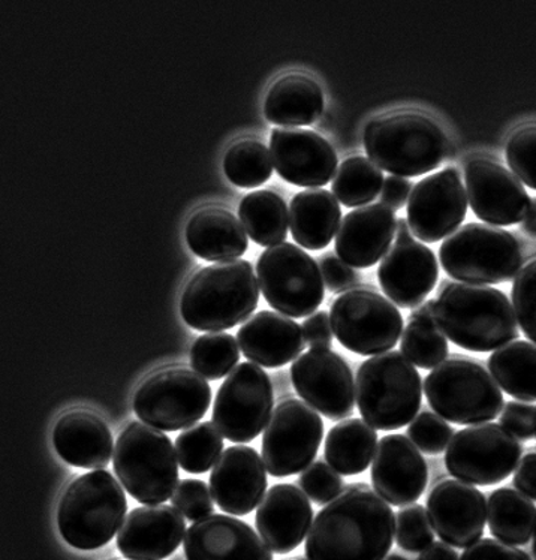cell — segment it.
I'll use <instances>...</instances> for the list:
<instances>
[{
    "mask_svg": "<svg viewBox=\"0 0 536 560\" xmlns=\"http://www.w3.org/2000/svg\"><path fill=\"white\" fill-rule=\"evenodd\" d=\"M384 560H409V559H406L404 558V556H400V555H389L387 559H384Z\"/></svg>",
    "mask_w": 536,
    "mask_h": 560,
    "instance_id": "cell-58",
    "label": "cell"
},
{
    "mask_svg": "<svg viewBox=\"0 0 536 560\" xmlns=\"http://www.w3.org/2000/svg\"><path fill=\"white\" fill-rule=\"evenodd\" d=\"M383 172L371 160L352 156L337 168L333 195L347 207L371 205L383 190Z\"/></svg>",
    "mask_w": 536,
    "mask_h": 560,
    "instance_id": "cell-37",
    "label": "cell"
},
{
    "mask_svg": "<svg viewBox=\"0 0 536 560\" xmlns=\"http://www.w3.org/2000/svg\"><path fill=\"white\" fill-rule=\"evenodd\" d=\"M223 440L217 425L202 421L185 430L176 440L177 460L189 474H205L221 457Z\"/></svg>",
    "mask_w": 536,
    "mask_h": 560,
    "instance_id": "cell-39",
    "label": "cell"
},
{
    "mask_svg": "<svg viewBox=\"0 0 536 560\" xmlns=\"http://www.w3.org/2000/svg\"><path fill=\"white\" fill-rule=\"evenodd\" d=\"M532 551H534V556H535V559H536V532H535L534 544H532Z\"/></svg>",
    "mask_w": 536,
    "mask_h": 560,
    "instance_id": "cell-59",
    "label": "cell"
},
{
    "mask_svg": "<svg viewBox=\"0 0 536 560\" xmlns=\"http://www.w3.org/2000/svg\"><path fill=\"white\" fill-rule=\"evenodd\" d=\"M430 408L450 423L475 425L497 420L503 396L493 376L470 359H451L424 381Z\"/></svg>",
    "mask_w": 536,
    "mask_h": 560,
    "instance_id": "cell-9",
    "label": "cell"
},
{
    "mask_svg": "<svg viewBox=\"0 0 536 560\" xmlns=\"http://www.w3.org/2000/svg\"><path fill=\"white\" fill-rule=\"evenodd\" d=\"M342 210L327 189H306L292 198L290 229L292 238L308 250L326 249L339 231Z\"/></svg>",
    "mask_w": 536,
    "mask_h": 560,
    "instance_id": "cell-31",
    "label": "cell"
},
{
    "mask_svg": "<svg viewBox=\"0 0 536 560\" xmlns=\"http://www.w3.org/2000/svg\"><path fill=\"white\" fill-rule=\"evenodd\" d=\"M186 243L197 257L206 261H233L247 250V234L233 213L219 207H207L189 219Z\"/></svg>",
    "mask_w": 536,
    "mask_h": 560,
    "instance_id": "cell-30",
    "label": "cell"
},
{
    "mask_svg": "<svg viewBox=\"0 0 536 560\" xmlns=\"http://www.w3.org/2000/svg\"><path fill=\"white\" fill-rule=\"evenodd\" d=\"M273 168L270 150L255 140L238 141L223 158V172L238 188H259L271 177Z\"/></svg>",
    "mask_w": 536,
    "mask_h": 560,
    "instance_id": "cell-38",
    "label": "cell"
},
{
    "mask_svg": "<svg viewBox=\"0 0 536 560\" xmlns=\"http://www.w3.org/2000/svg\"><path fill=\"white\" fill-rule=\"evenodd\" d=\"M330 319L336 339L354 354H385L399 342L404 318L392 300L380 292L357 288L331 304Z\"/></svg>",
    "mask_w": 536,
    "mask_h": 560,
    "instance_id": "cell-12",
    "label": "cell"
},
{
    "mask_svg": "<svg viewBox=\"0 0 536 560\" xmlns=\"http://www.w3.org/2000/svg\"><path fill=\"white\" fill-rule=\"evenodd\" d=\"M291 380L299 396L328 420H345L354 412V376L337 352L311 349L292 364Z\"/></svg>",
    "mask_w": 536,
    "mask_h": 560,
    "instance_id": "cell-16",
    "label": "cell"
},
{
    "mask_svg": "<svg viewBox=\"0 0 536 560\" xmlns=\"http://www.w3.org/2000/svg\"><path fill=\"white\" fill-rule=\"evenodd\" d=\"M243 355L261 368L276 369L298 360L306 348L303 327L278 312L263 311L243 324L237 335Z\"/></svg>",
    "mask_w": 536,
    "mask_h": 560,
    "instance_id": "cell-28",
    "label": "cell"
},
{
    "mask_svg": "<svg viewBox=\"0 0 536 560\" xmlns=\"http://www.w3.org/2000/svg\"><path fill=\"white\" fill-rule=\"evenodd\" d=\"M172 503L178 513L193 522L214 513L209 487L201 480H183L173 494Z\"/></svg>",
    "mask_w": 536,
    "mask_h": 560,
    "instance_id": "cell-47",
    "label": "cell"
},
{
    "mask_svg": "<svg viewBox=\"0 0 536 560\" xmlns=\"http://www.w3.org/2000/svg\"><path fill=\"white\" fill-rule=\"evenodd\" d=\"M240 360L237 340L229 332H209L195 340L190 364L205 380L217 381L229 375Z\"/></svg>",
    "mask_w": 536,
    "mask_h": 560,
    "instance_id": "cell-41",
    "label": "cell"
},
{
    "mask_svg": "<svg viewBox=\"0 0 536 560\" xmlns=\"http://www.w3.org/2000/svg\"><path fill=\"white\" fill-rule=\"evenodd\" d=\"M243 229L259 246L283 243L290 229V212L286 200L273 190H255L243 198L238 207Z\"/></svg>",
    "mask_w": 536,
    "mask_h": 560,
    "instance_id": "cell-35",
    "label": "cell"
},
{
    "mask_svg": "<svg viewBox=\"0 0 536 560\" xmlns=\"http://www.w3.org/2000/svg\"><path fill=\"white\" fill-rule=\"evenodd\" d=\"M295 560H304V559H295Z\"/></svg>",
    "mask_w": 536,
    "mask_h": 560,
    "instance_id": "cell-60",
    "label": "cell"
},
{
    "mask_svg": "<svg viewBox=\"0 0 536 560\" xmlns=\"http://www.w3.org/2000/svg\"><path fill=\"white\" fill-rule=\"evenodd\" d=\"M186 522L174 506H140L126 515L117 549L129 560H164L185 541Z\"/></svg>",
    "mask_w": 536,
    "mask_h": 560,
    "instance_id": "cell-25",
    "label": "cell"
},
{
    "mask_svg": "<svg viewBox=\"0 0 536 560\" xmlns=\"http://www.w3.org/2000/svg\"><path fill=\"white\" fill-rule=\"evenodd\" d=\"M210 492L226 514H250L267 492V469L261 456L250 446H230L211 470Z\"/></svg>",
    "mask_w": 536,
    "mask_h": 560,
    "instance_id": "cell-23",
    "label": "cell"
},
{
    "mask_svg": "<svg viewBox=\"0 0 536 560\" xmlns=\"http://www.w3.org/2000/svg\"><path fill=\"white\" fill-rule=\"evenodd\" d=\"M324 438L323 418L299 399L280 401L263 436V462L271 477L303 472L315 460Z\"/></svg>",
    "mask_w": 536,
    "mask_h": 560,
    "instance_id": "cell-15",
    "label": "cell"
},
{
    "mask_svg": "<svg viewBox=\"0 0 536 560\" xmlns=\"http://www.w3.org/2000/svg\"><path fill=\"white\" fill-rule=\"evenodd\" d=\"M433 527L422 505H409L396 514V542L409 553L424 551L433 544Z\"/></svg>",
    "mask_w": 536,
    "mask_h": 560,
    "instance_id": "cell-42",
    "label": "cell"
},
{
    "mask_svg": "<svg viewBox=\"0 0 536 560\" xmlns=\"http://www.w3.org/2000/svg\"><path fill=\"white\" fill-rule=\"evenodd\" d=\"M490 534L508 546H526L536 532V506L510 487L494 490L487 502Z\"/></svg>",
    "mask_w": 536,
    "mask_h": 560,
    "instance_id": "cell-34",
    "label": "cell"
},
{
    "mask_svg": "<svg viewBox=\"0 0 536 560\" xmlns=\"http://www.w3.org/2000/svg\"><path fill=\"white\" fill-rule=\"evenodd\" d=\"M511 172L527 188L536 190V126H525L511 136L506 144Z\"/></svg>",
    "mask_w": 536,
    "mask_h": 560,
    "instance_id": "cell-43",
    "label": "cell"
},
{
    "mask_svg": "<svg viewBox=\"0 0 536 560\" xmlns=\"http://www.w3.org/2000/svg\"><path fill=\"white\" fill-rule=\"evenodd\" d=\"M468 212V194L461 173L442 170L413 186L408 201V223L418 241L436 243L456 233Z\"/></svg>",
    "mask_w": 536,
    "mask_h": 560,
    "instance_id": "cell-17",
    "label": "cell"
},
{
    "mask_svg": "<svg viewBox=\"0 0 536 560\" xmlns=\"http://www.w3.org/2000/svg\"><path fill=\"white\" fill-rule=\"evenodd\" d=\"M183 549L188 560H273L271 550L247 523L211 514L186 530Z\"/></svg>",
    "mask_w": 536,
    "mask_h": 560,
    "instance_id": "cell-24",
    "label": "cell"
},
{
    "mask_svg": "<svg viewBox=\"0 0 536 560\" xmlns=\"http://www.w3.org/2000/svg\"><path fill=\"white\" fill-rule=\"evenodd\" d=\"M376 446L375 429L359 418H351L331 428L324 453L337 474L359 475L371 466Z\"/></svg>",
    "mask_w": 536,
    "mask_h": 560,
    "instance_id": "cell-33",
    "label": "cell"
},
{
    "mask_svg": "<svg viewBox=\"0 0 536 560\" xmlns=\"http://www.w3.org/2000/svg\"><path fill=\"white\" fill-rule=\"evenodd\" d=\"M429 481V468L416 444L404 435H388L376 446L372 485L394 506L417 502Z\"/></svg>",
    "mask_w": 536,
    "mask_h": 560,
    "instance_id": "cell-22",
    "label": "cell"
},
{
    "mask_svg": "<svg viewBox=\"0 0 536 560\" xmlns=\"http://www.w3.org/2000/svg\"><path fill=\"white\" fill-rule=\"evenodd\" d=\"M461 560H532L526 551L494 539H479L462 555Z\"/></svg>",
    "mask_w": 536,
    "mask_h": 560,
    "instance_id": "cell-50",
    "label": "cell"
},
{
    "mask_svg": "<svg viewBox=\"0 0 536 560\" xmlns=\"http://www.w3.org/2000/svg\"><path fill=\"white\" fill-rule=\"evenodd\" d=\"M53 445L67 464L75 468L100 470L113 456V435L95 413L69 411L53 430Z\"/></svg>",
    "mask_w": 536,
    "mask_h": 560,
    "instance_id": "cell-29",
    "label": "cell"
},
{
    "mask_svg": "<svg viewBox=\"0 0 536 560\" xmlns=\"http://www.w3.org/2000/svg\"><path fill=\"white\" fill-rule=\"evenodd\" d=\"M438 276L440 266L432 249L413 238L394 243L377 269L384 294L404 310L424 303L436 287Z\"/></svg>",
    "mask_w": 536,
    "mask_h": 560,
    "instance_id": "cell-21",
    "label": "cell"
},
{
    "mask_svg": "<svg viewBox=\"0 0 536 560\" xmlns=\"http://www.w3.org/2000/svg\"><path fill=\"white\" fill-rule=\"evenodd\" d=\"M454 430L445 423L444 418L426 411L409 424L408 435L422 453L441 454L445 452L453 438Z\"/></svg>",
    "mask_w": 536,
    "mask_h": 560,
    "instance_id": "cell-46",
    "label": "cell"
},
{
    "mask_svg": "<svg viewBox=\"0 0 536 560\" xmlns=\"http://www.w3.org/2000/svg\"><path fill=\"white\" fill-rule=\"evenodd\" d=\"M356 392L365 423L384 432L405 428L421 408L420 373L401 352L365 360L357 373Z\"/></svg>",
    "mask_w": 536,
    "mask_h": 560,
    "instance_id": "cell-6",
    "label": "cell"
},
{
    "mask_svg": "<svg viewBox=\"0 0 536 560\" xmlns=\"http://www.w3.org/2000/svg\"><path fill=\"white\" fill-rule=\"evenodd\" d=\"M433 319L446 339L466 351H497L520 335L513 304L497 288L444 282Z\"/></svg>",
    "mask_w": 536,
    "mask_h": 560,
    "instance_id": "cell-2",
    "label": "cell"
},
{
    "mask_svg": "<svg viewBox=\"0 0 536 560\" xmlns=\"http://www.w3.org/2000/svg\"><path fill=\"white\" fill-rule=\"evenodd\" d=\"M270 155L279 176L300 188H323L336 176L339 165L333 145L308 129H275Z\"/></svg>",
    "mask_w": 536,
    "mask_h": 560,
    "instance_id": "cell-19",
    "label": "cell"
},
{
    "mask_svg": "<svg viewBox=\"0 0 536 560\" xmlns=\"http://www.w3.org/2000/svg\"><path fill=\"white\" fill-rule=\"evenodd\" d=\"M511 295L520 328L536 343V259L520 271Z\"/></svg>",
    "mask_w": 536,
    "mask_h": 560,
    "instance_id": "cell-44",
    "label": "cell"
},
{
    "mask_svg": "<svg viewBox=\"0 0 536 560\" xmlns=\"http://www.w3.org/2000/svg\"><path fill=\"white\" fill-rule=\"evenodd\" d=\"M211 404L207 381L188 368H168L145 377L133 395V411L143 423L164 432L190 428Z\"/></svg>",
    "mask_w": 536,
    "mask_h": 560,
    "instance_id": "cell-11",
    "label": "cell"
},
{
    "mask_svg": "<svg viewBox=\"0 0 536 560\" xmlns=\"http://www.w3.org/2000/svg\"><path fill=\"white\" fill-rule=\"evenodd\" d=\"M264 115L283 128L314 125L324 115L323 89L306 75L282 77L267 93Z\"/></svg>",
    "mask_w": 536,
    "mask_h": 560,
    "instance_id": "cell-32",
    "label": "cell"
},
{
    "mask_svg": "<svg viewBox=\"0 0 536 560\" xmlns=\"http://www.w3.org/2000/svg\"><path fill=\"white\" fill-rule=\"evenodd\" d=\"M522 454L520 442L502 425L475 424L454 435L446 448L445 465L466 485L493 486L517 469Z\"/></svg>",
    "mask_w": 536,
    "mask_h": 560,
    "instance_id": "cell-14",
    "label": "cell"
},
{
    "mask_svg": "<svg viewBox=\"0 0 536 560\" xmlns=\"http://www.w3.org/2000/svg\"><path fill=\"white\" fill-rule=\"evenodd\" d=\"M314 521V509L306 494L292 485L271 487L258 505L259 537L276 555H288L304 541Z\"/></svg>",
    "mask_w": 536,
    "mask_h": 560,
    "instance_id": "cell-26",
    "label": "cell"
},
{
    "mask_svg": "<svg viewBox=\"0 0 536 560\" xmlns=\"http://www.w3.org/2000/svg\"><path fill=\"white\" fill-rule=\"evenodd\" d=\"M113 468L126 492L145 505L173 498L178 482L172 440L145 423H131L116 442Z\"/></svg>",
    "mask_w": 536,
    "mask_h": 560,
    "instance_id": "cell-7",
    "label": "cell"
},
{
    "mask_svg": "<svg viewBox=\"0 0 536 560\" xmlns=\"http://www.w3.org/2000/svg\"><path fill=\"white\" fill-rule=\"evenodd\" d=\"M270 377L257 364H238L223 381L214 397L213 420L223 438L246 444L261 435L273 412Z\"/></svg>",
    "mask_w": 536,
    "mask_h": 560,
    "instance_id": "cell-13",
    "label": "cell"
},
{
    "mask_svg": "<svg viewBox=\"0 0 536 560\" xmlns=\"http://www.w3.org/2000/svg\"><path fill=\"white\" fill-rule=\"evenodd\" d=\"M319 269L324 283L331 292L351 291L361 280L360 275H357L351 266L335 255H327L321 259Z\"/></svg>",
    "mask_w": 536,
    "mask_h": 560,
    "instance_id": "cell-49",
    "label": "cell"
},
{
    "mask_svg": "<svg viewBox=\"0 0 536 560\" xmlns=\"http://www.w3.org/2000/svg\"><path fill=\"white\" fill-rule=\"evenodd\" d=\"M430 525L442 542L454 549H469L485 534L487 502L474 486L445 480L433 487L428 498Z\"/></svg>",
    "mask_w": 536,
    "mask_h": 560,
    "instance_id": "cell-20",
    "label": "cell"
},
{
    "mask_svg": "<svg viewBox=\"0 0 536 560\" xmlns=\"http://www.w3.org/2000/svg\"><path fill=\"white\" fill-rule=\"evenodd\" d=\"M440 258L446 275L470 285L510 282L523 266L522 247L513 234L474 222L442 243Z\"/></svg>",
    "mask_w": 536,
    "mask_h": 560,
    "instance_id": "cell-8",
    "label": "cell"
},
{
    "mask_svg": "<svg viewBox=\"0 0 536 560\" xmlns=\"http://www.w3.org/2000/svg\"><path fill=\"white\" fill-rule=\"evenodd\" d=\"M434 300H426L420 306L413 310L409 319H433ZM434 320V319H433Z\"/></svg>",
    "mask_w": 536,
    "mask_h": 560,
    "instance_id": "cell-55",
    "label": "cell"
},
{
    "mask_svg": "<svg viewBox=\"0 0 536 560\" xmlns=\"http://www.w3.org/2000/svg\"><path fill=\"white\" fill-rule=\"evenodd\" d=\"M412 189L411 182L406 180L405 177L389 176L384 180L381 201L393 212H397V210L404 209L406 202L409 201Z\"/></svg>",
    "mask_w": 536,
    "mask_h": 560,
    "instance_id": "cell-52",
    "label": "cell"
},
{
    "mask_svg": "<svg viewBox=\"0 0 536 560\" xmlns=\"http://www.w3.org/2000/svg\"><path fill=\"white\" fill-rule=\"evenodd\" d=\"M513 481L520 493L536 502V453H527L520 460Z\"/></svg>",
    "mask_w": 536,
    "mask_h": 560,
    "instance_id": "cell-53",
    "label": "cell"
},
{
    "mask_svg": "<svg viewBox=\"0 0 536 560\" xmlns=\"http://www.w3.org/2000/svg\"><path fill=\"white\" fill-rule=\"evenodd\" d=\"M491 376L506 395L536 401V345L517 340L498 349L489 360Z\"/></svg>",
    "mask_w": 536,
    "mask_h": 560,
    "instance_id": "cell-36",
    "label": "cell"
},
{
    "mask_svg": "<svg viewBox=\"0 0 536 560\" xmlns=\"http://www.w3.org/2000/svg\"><path fill=\"white\" fill-rule=\"evenodd\" d=\"M418 560H461L458 559L457 551L451 549L445 542L430 544L428 549L421 551Z\"/></svg>",
    "mask_w": 536,
    "mask_h": 560,
    "instance_id": "cell-54",
    "label": "cell"
},
{
    "mask_svg": "<svg viewBox=\"0 0 536 560\" xmlns=\"http://www.w3.org/2000/svg\"><path fill=\"white\" fill-rule=\"evenodd\" d=\"M396 238L397 241H409V238H412L411 226L406 222V219H399V221H397Z\"/></svg>",
    "mask_w": 536,
    "mask_h": 560,
    "instance_id": "cell-57",
    "label": "cell"
},
{
    "mask_svg": "<svg viewBox=\"0 0 536 560\" xmlns=\"http://www.w3.org/2000/svg\"><path fill=\"white\" fill-rule=\"evenodd\" d=\"M126 510L124 489L112 474L100 469L80 475L60 499V534L75 549H101L120 530Z\"/></svg>",
    "mask_w": 536,
    "mask_h": 560,
    "instance_id": "cell-5",
    "label": "cell"
},
{
    "mask_svg": "<svg viewBox=\"0 0 536 560\" xmlns=\"http://www.w3.org/2000/svg\"><path fill=\"white\" fill-rule=\"evenodd\" d=\"M299 485L306 497L316 505H326L342 494L343 480L331 466L324 462H315L303 470Z\"/></svg>",
    "mask_w": 536,
    "mask_h": 560,
    "instance_id": "cell-45",
    "label": "cell"
},
{
    "mask_svg": "<svg viewBox=\"0 0 536 560\" xmlns=\"http://www.w3.org/2000/svg\"><path fill=\"white\" fill-rule=\"evenodd\" d=\"M400 349L413 366L426 371L440 366L448 357V342L433 319H409Z\"/></svg>",
    "mask_w": 536,
    "mask_h": 560,
    "instance_id": "cell-40",
    "label": "cell"
},
{
    "mask_svg": "<svg viewBox=\"0 0 536 560\" xmlns=\"http://www.w3.org/2000/svg\"><path fill=\"white\" fill-rule=\"evenodd\" d=\"M396 213L383 202L359 207L343 218L336 252L348 266L368 269L387 255L396 237Z\"/></svg>",
    "mask_w": 536,
    "mask_h": 560,
    "instance_id": "cell-27",
    "label": "cell"
},
{
    "mask_svg": "<svg viewBox=\"0 0 536 560\" xmlns=\"http://www.w3.org/2000/svg\"><path fill=\"white\" fill-rule=\"evenodd\" d=\"M259 302L254 267L245 259L214 262L195 273L180 300L183 319L198 331L230 330L249 318Z\"/></svg>",
    "mask_w": 536,
    "mask_h": 560,
    "instance_id": "cell-3",
    "label": "cell"
},
{
    "mask_svg": "<svg viewBox=\"0 0 536 560\" xmlns=\"http://www.w3.org/2000/svg\"><path fill=\"white\" fill-rule=\"evenodd\" d=\"M304 340L312 349H330L333 345L331 319L327 312H315L303 323Z\"/></svg>",
    "mask_w": 536,
    "mask_h": 560,
    "instance_id": "cell-51",
    "label": "cell"
},
{
    "mask_svg": "<svg viewBox=\"0 0 536 560\" xmlns=\"http://www.w3.org/2000/svg\"><path fill=\"white\" fill-rule=\"evenodd\" d=\"M259 290L275 311L288 318L314 314L326 299L318 262L292 243L264 250L257 262Z\"/></svg>",
    "mask_w": 536,
    "mask_h": 560,
    "instance_id": "cell-10",
    "label": "cell"
},
{
    "mask_svg": "<svg viewBox=\"0 0 536 560\" xmlns=\"http://www.w3.org/2000/svg\"><path fill=\"white\" fill-rule=\"evenodd\" d=\"M396 535L392 506L368 485H351L316 515L308 560H384Z\"/></svg>",
    "mask_w": 536,
    "mask_h": 560,
    "instance_id": "cell-1",
    "label": "cell"
},
{
    "mask_svg": "<svg viewBox=\"0 0 536 560\" xmlns=\"http://www.w3.org/2000/svg\"><path fill=\"white\" fill-rule=\"evenodd\" d=\"M364 148L377 168L399 177L424 176L451 153L444 129L418 113H396L372 120L364 129Z\"/></svg>",
    "mask_w": 536,
    "mask_h": 560,
    "instance_id": "cell-4",
    "label": "cell"
},
{
    "mask_svg": "<svg viewBox=\"0 0 536 560\" xmlns=\"http://www.w3.org/2000/svg\"><path fill=\"white\" fill-rule=\"evenodd\" d=\"M501 425L515 440L532 441L536 438V405L508 401L501 416Z\"/></svg>",
    "mask_w": 536,
    "mask_h": 560,
    "instance_id": "cell-48",
    "label": "cell"
},
{
    "mask_svg": "<svg viewBox=\"0 0 536 560\" xmlns=\"http://www.w3.org/2000/svg\"><path fill=\"white\" fill-rule=\"evenodd\" d=\"M523 231L527 234L536 235V201L531 206L529 212L523 219Z\"/></svg>",
    "mask_w": 536,
    "mask_h": 560,
    "instance_id": "cell-56",
    "label": "cell"
},
{
    "mask_svg": "<svg viewBox=\"0 0 536 560\" xmlns=\"http://www.w3.org/2000/svg\"><path fill=\"white\" fill-rule=\"evenodd\" d=\"M466 194L475 217L489 225L511 226L529 212V194L498 162L477 158L465 166Z\"/></svg>",
    "mask_w": 536,
    "mask_h": 560,
    "instance_id": "cell-18",
    "label": "cell"
}]
</instances>
